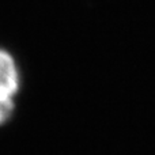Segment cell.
Returning a JSON list of instances; mask_svg holds the SVG:
<instances>
[{
    "label": "cell",
    "instance_id": "obj_2",
    "mask_svg": "<svg viewBox=\"0 0 155 155\" xmlns=\"http://www.w3.org/2000/svg\"><path fill=\"white\" fill-rule=\"evenodd\" d=\"M15 101L14 99H0V125L5 124L14 114Z\"/></svg>",
    "mask_w": 155,
    "mask_h": 155
},
{
    "label": "cell",
    "instance_id": "obj_1",
    "mask_svg": "<svg viewBox=\"0 0 155 155\" xmlns=\"http://www.w3.org/2000/svg\"><path fill=\"white\" fill-rule=\"evenodd\" d=\"M21 87V74L14 56L0 48V99H14Z\"/></svg>",
    "mask_w": 155,
    "mask_h": 155
}]
</instances>
